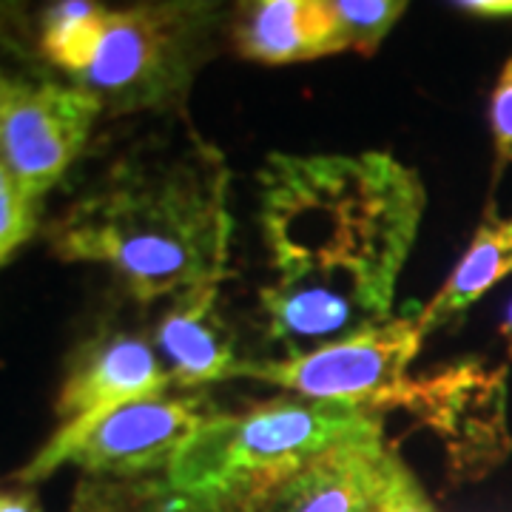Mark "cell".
I'll return each mask as SVG.
<instances>
[{
	"mask_svg": "<svg viewBox=\"0 0 512 512\" xmlns=\"http://www.w3.org/2000/svg\"><path fill=\"white\" fill-rule=\"evenodd\" d=\"M66 177L43 237L60 262L106 265L157 302L222 282L231 262V168L188 114L114 120Z\"/></svg>",
	"mask_w": 512,
	"mask_h": 512,
	"instance_id": "6da1fadb",
	"label": "cell"
},
{
	"mask_svg": "<svg viewBox=\"0 0 512 512\" xmlns=\"http://www.w3.org/2000/svg\"><path fill=\"white\" fill-rule=\"evenodd\" d=\"M421 177L387 151L268 154L256 174V225L279 282H336L376 322L424 214Z\"/></svg>",
	"mask_w": 512,
	"mask_h": 512,
	"instance_id": "7a4b0ae2",
	"label": "cell"
},
{
	"mask_svg": "<svg viewBox=\"0 0 512 512\" xmlns=\"http://www.w3.org/2000/svg\"><path fill=\"white\" fill-rule=\"evenodd\" d=\"M365 433H384L379 410L271 399L220 413L143 484L83 481L72 512H265L302 464Z\"/></svg>",
	"mask_w": 512,
	"mask_h": 512,
	"instance_id": "3957f363",
	"label": "cell"
},
{
	"mask_svg": "<svg viewBox=\"0 0 512 512\" xmlns=\"http://www.w3.org/2000/svg\"><path fill=\"white\" fill-rule=\"evenodd\" d=\"M231 12L220 3H137L106 9L92 63L69 83L89 92L103 120L188 114L200 72L220 52Z\"/></svg>",
	"mask_w": 512,
	"mask_h": 512,
	"instance_id": "277c9868",
	"label": "cell"
},
{
	"mask_svg": "<svg viewBox=\"0 0 512 512\" xmlns=\"http://www.w3.org/2000/svg\"><path fill=\"white\" fill-rule=\"evenodd\" d=\"M416 319H387L339 342L285 359H242L239 379L274 384L296 399L350 404L367 410L404 407L413 379L407 367L419 353Z\"/></svg>",
	"mask_w": 512,
	"mask_h": 512,
	"instance_id": "5b68a950",
	"label": "cell"
},
{
	"mask_svg": "<svg viewBox=\"0 0 512 512\" xmlns=\"http://www.w3.org/2000/svg\"><path fill=\"white\" fill-rule=\"evenodd\" d=\"M177 390L168 365H163L157 345H151L137 330H103L94 333L74 353L69 373L57 393V430L37 453L15 484L35 487L57 467L69 464V456L86 441L100 421L120 407L140 399H154Z\"/></svg>",
	"mask_w": 512,
	"mask_h": 512,
	"instance_id": "8992f818",
	"label": "cell"
},
{
	"mask_svg": "<svg viewBox=\"0 0 512 512\" xmlns=\"http://www.w3.org/2000/svg\"><path fill=\"white\" fill-rule=\"evenodd\" d=\"M100 120V103L66 77L6 74L0 83V168L43 205L92 146Z\"/></svg>",
	"mask_w": 512,
	"mask_h": 512,
	"instance_id": "52a82bcc",
	"label": "cell"
},
{
	"mask_svg": "<svg viewBox=\"0 0 512 512\" xmlns=\"http://www.w3.org/2000/svg\"><path fill=\"white\" fill-rule=\"evenodd\" d=\"M447 450L456 481H478L512 453L507 430V367L461 365L410 384L407 404Z\"/></svg>",
	"mask_w": 512,
	"mask_h": 512,
	"instance_id": "ba28073f",
	"label": "cell"
},
{
	"mask_svg": "<svg viewBox=\"0 0 512 512\" xmlns=\"http://www.w3.org/2000/svg\"><path fill=\"white\" fill-rule=\"evenodd\" d=\"M222 410L205 390L140 399L100 421L69 456L86 481L131 487L160 476L174 456Z\"/></svg>",
	"mask_w": 512,
	"mask_h": 512,
	"instance_id": "9c48e42d",
	"label": "cell"
},
{
	"mask_svg": "<svg viewBox=\"0 0 512 512\" xmlns=\"http://www.w3.org/2000/svg\"><path fill=\"white\" fill-rule=\"evenodd\" d=\"M384 456L382 433L339 441L302 464L276 490L265 512H379Z\"/></svg>",
	"mask_w": 512,
	"mask_h": 512,
	"instance_id": "30bf717a",
	"label": "cell"
},
{
	"mask_svg": "<svg viewBox=\"0 0 512 512\" xmlns=\"http://www.w3.org/2000/svg\"><path fill=\"white\" fill-rule=\"evenodd\" d=\"M220 285L211 282L171 296V305L154 330V345L183 393L239 379L242 359L234 348V333L220 313Z\"/></svg>",
	"mask_w": 512,
	"mask_h": 512,
	"instance_id": "8fae6325",
	"label": "cell"
},
{
	"mask_svg": "<svg viewBox=\"0 0 512 512\" xmlns=\"http://www.w3.org/2000/svg\"><path fill=\"white\" fill-rule=\"evenodd\" d=\"M228 37L239 57L288 66L348 52L330 0H256L231 12Z\"/></svg>",
	"mask_w": 512,
	"mask_h": 512,
	"instance_id": "7c38bea8",
	"label": "cell"
},
{
	"mask_svg": "<svg viewBox=\"0 0 512 512\" xmlns=\"http://www.w3.org/2000/svg\"><path fill=\"white\" fill-rule=\"evenodd\" d=\"M259 311L265 316V328L279 342H339L376 322L362 308V302L336 282L302 279L279 282L274 279L259 291Z\"/></svg>",
	"mask_w": 512,
	"mask_h": 512,
	"instance_id": "4fadbf2b",
	"label": "cell"
},
{
	"mask_svg": "<svg viewBox=\"0 0 512 512\" xmlns=\"http://www.w3.org/2000/svg\"><path fill=\"white\" fill-rule=\"evenodd\" d=\"M512 274V217H495L487 214L478 225L476 237L470 242L467 254L461 256L456 271L447 276L439 293L424 305V311L416 316L421 336L436 330L453 316L464 313L473 302L501 279Z\"/></svg>",
	"mask_w": 512,
	"mask_h": 512,
	"instance_id": "5bb4252c",
	"label": "cell"
},
{
	"mask_svg": "<svg viewBox=\"0 0 512 512\" xmlns=\"http://www.w3.org/2000/svg\"><path fill=\"white\" fill-rule=\"evenodd\" d=\"M106 6L100 3H57L46 12L40 29V55L66 80L92 63L103 37Z\"/></svg>",
	"mask_w": 512,
	"mask_h": 512,
	"instance_id": "9a60e30c",
	"label": "cell"
},
{
	"mask_svg": "<svg viewBox=\"0 0 512 512\" xmlns=\"http://www.w3.org/2000/svg\"><path fill=\"white\" fill-rule=\"evenodd\" d=\"M407 3L396 0H333V12L339 18V29L345 46L362 57L379 52L387 32L402 18Z\"/></svg>",
	"mask_w": 512,
	"mask_h": 512,
	"instance_id": "2e32d148",
	"label": "cell"
},
{
	"mask_svg": "<svg viewBox=\"0 0 512 512\" xmlns=\"http://www.w3.org/2000/svg\"><path fill=\"white\" fill-rule=\"evenodd\" d=\"M40 202H35L15 177L0 168V259L9 265L20 245H26L40 225Z\"/></svg>",
	"mask_w": 512,
	"mask_h": 512,
	"instance_id": "e0dca14e",
	"label": "cell"
},
{
	"mask_svg": "<svg viewBox=\"0 0 512 512\" xmlns=\"http://www.w3.org/2000/svg\"><path fill=\"white\" fill-rule=\"evenodd\" d=\"M379 512H436L419 478L413 476V470L404 464V458L393 447H387V456H384V487Z\"/></svg>",
	"mask_w": 512,
	"mask_h": 512,
	"instance_id": "ac0fdd59",
	"label": "cell"
},
{
	"mask_svg": "<svg viewBox=\"0 0 512 512\" xmlns=\"http://www.w3.org/2000/svg\"><path fill=\"white\" fill-rule=\"evenodd\" d=\"M490 123H493V183L504 174V168L512 163V55L498 74L493 89V106H490Z\"/></svg>",
	"mask_w": 512,
	"mask_h": 512,
	"instance_id": "d6986e66",
	"label": "cell"
},
{
	"mask_svg": "<svg viewBox=\"0 0 512 512\" xmlns=\"http://www.w3.org/2000/svg\"><path fill=\"white\" fill-rule=\"evenodd\" d=\"M0 512H43L35 487L18 484L15 490H3L0 495Z\"/></svg>",
	"mask_w": 512,
	"mask_h": 512,
	"instance_id": "ffe728a7",
	"label": "cell"
},
{
	"mask_svg": "<svg viewBox=\"0 0 512 512\" xmlns=\"http://www.w3.org/2000/svg\"><path fill=\"white\" fill-rule=\"evenodd\" d=\"M458 6L467 9L470 15H487V18L512 15V0H470V3H458Z\"/></svg>",
	"mask_w": 512,
	"mask_h": 512,
	"instance_id": "44dd1931",
	"label": "cell"
},
{
	"mask_svg": "<svg viewBox=\"0 0 512 512\" xmlns=\"http://www.w3.org/2000/svg\"><path fill=\"white\" fill-rule=\"evenodd\" d=\"M501 336L507 339V359L512 362V305H510V311H507V316H504V325H501Z\"/></svg>",
	"mask_w": 512,
	"mask_h": 512,
	"instance_id": "7402d4cb",
	"label": "cell"
}]
</instances>
